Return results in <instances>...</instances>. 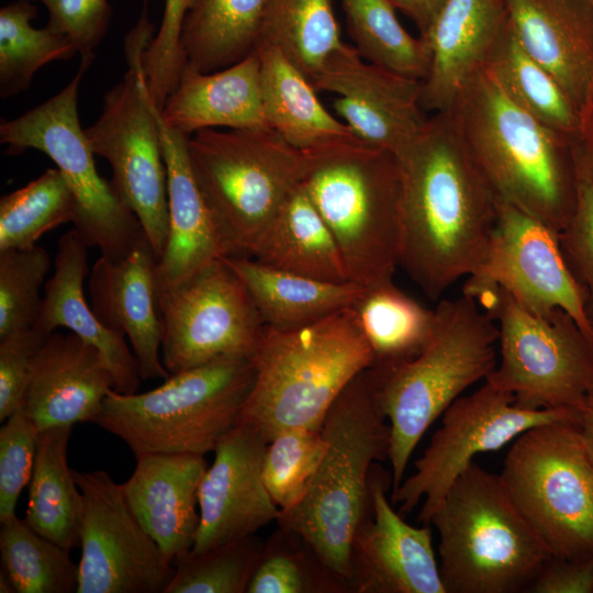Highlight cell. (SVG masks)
Instances as JSON below:
<instances>
[{
    "instance_id": "cell-35",
    "label": "cell",
    "mask_w": 593,
    "mask_h": 593,
    "mask_svg": "<svg viewBox=\"0 0 593 593\" xmlns=\"http://www.w3.org/2000/svg\"><path fill=\"white\" fill-rule=\"evenodd\" d=\"M484 68L519 108L552 131L580 136L582 115L556 79L521 46L510 22Z\"/></svg>"
},
{
    "instance_id": "cell-17",
    "label": "cell",
    "mask_w": 593,
    "mask_h": 593,
    "mask_svg": "<svg viewBox=\"0 0 593 593\" xmlns=\"http://www.w3.org/2000/svg\"><path fill=\"white\" fill-rule=\"evenodd\" d=\"M491 286L537 315L562 310L593 339L584 293L564 258L559 232L503 201L488 256L467 277L462 293L472 296Z\"/></svg>"
},
{
    "instance_id": "cell-12",
    "label": "cell",
    "mask_w": 593,
    "mask_h": 593,
    "mask_svg": "<svg viewBox=\"0 0 593 593\" xmlns=\"http://www.w3.org/2000/svg\"><path fill=\"white\" fill-rule=\"evenodd\" d=\"M478 303L499 328L500 362L485 381L522 407L581 414L593 395V339L562 310L537 315L499 286Z\"/></svg>"
},
{
    "instance_id": "cell-38",
    "label": "cell",
    "mask_w": 593,
    "mask_h": 593,
    "mask_svg": "<svg viewBox=\"0 0 593 593\" xmlns=\"http://www.w3.org/2000/svg\"><path fill=\"white\" fill-rule=\"evenodd\" d=\"M37 8L31 0H15L0 10V96L25 91L34 74L47 63L71 58L70 40L52 29H35Z\"/></svg>"
},
{
    "instance_id": "cell-49",
    "label": "cell",
    "mask_w": 593,
    "mask_h": 593,
    "mask_svg": "<svg viewBox=\"0 0 593 593\" xmlns=\"http://www.w3.org/2000/svg\"><path fill=\"white\" fill-rule=\"evenodd\" d=\"M564 258L580 276L593 300V179L580 168L577 202L567 226L559 233Z\"/></svg>"
},
{
    "instance_id": "cell-16",
    "label": "cell",
    "mask_w": 593,
    "mask_h": 593,
    "mask_svg": "<svg viewBox=\"0 0 593 593\" xmlns=\"http://www.w3.org/2000/svg\"><path fill=\"white\" fill-rule=\"evenodd\" d=\"M83 496L76 593H164L175 563L133 514L104 470L75 471Z\"/></svg>"
},
{
    "instance_id": "cell-7",
    "label": "cell",
    "mask_w": 593,
    "mask_h": 593,
    "mask_svg": "<svg viewBox=\"0 0 593 593\" xmlns=\"http://www.w3.org/2000/svg\"><path fill=\"white\" fill-rule=\"evenodd\" d=\"M429 525L439 535L446 593L524 592L551 556L510 500L500 474L472 462Z\"/></svg>"
},
{
    "instance_id": "cell-48",
    "label": "cell",
    "mask_w": 593,
    "mask_h": 593,
    "mask_svg": "<svg viewBox=\"0 0 593 593\" xmlns=\"http://www.w3.org/2000/svg\"><path fill=\"white\" fill-rule=\"evenodd\" d=\"M48 335L37 326L0 338V421L21 409L36 354Z\"/></svg>"
},
{
    "instance_id": "cell-19",
    "label": "cell",
    "mask_w": 593,
    "mask_h": 593,
    "mask_svg": "<svg viewBox=\"0 0 593 593\" xmlns=\"http://www.w3.org/2000/svg\"><path fill=\"white\" fill-rule=\"evenodd\" d=\"M373 463L372 513L358 527L350 548L351 593H446L429 525L415 527L394 511L387 492L391 474Z\"/></svg>"
},
{
    "instance_id": "cell-41",
    "label": "cell",
    "mask_w": 593,
    "mask_h": 593,
    "mask_svg": "<svg viewBox=\"0 0 593 593\" xmlns=\"http://www.w3.org/2000/svg\"><path fill=\"white\" fill-rule=\"evenodd\" d=\"M246 593H350L296 533L278 526L265 541Z\"/></svg>"
},
{
    "instance_id": "cell-3",
    "label": "cell",
    "mask_w": 593,
    "mask_h": 593,
    "mask_svg": "<svg viewBox=\"0 0 593 593\" xmlns=\"http://www.w3.org/2000/svg\"><path fill=\"white\" fill-rule=\"evenodd\" d=\"M321 432L328 445L306 494L296 506L280 511L277 524L300 535L349 586L353 538L372 513L371 468L389 459L390 451V426L368 369L338 395Z\"/></svg>"
},
{
    "instance_id": "cell-54",
    "label": "cell",
    "mask_w": 593,
    "mask_h": 593,
    "mask_svg": "<svg viewBox=\"0 0 593 593\" xmlns=\"http://www.w3.org/2000/svg\"><path fill=\"white\" fill-rule=\"evenodd\" d=\"M0 592L1 593H16L14 585L8 574L1 570L0 572Z\"/></svg>"
},
{
    "instance_id": "cell-10",
    "label": "cell",
    "mask_w": 593,
    "mask_h": 593,
    "mask_svg": "<svg viewBox=\"0 0 593 593\" xmlns=\"http://www.w3.org/2000/svg\"><path fill=\"white\" fill-rule=\"evenodd\" d=\"M147 0L125 40L128 69L103 97L101 115L85 130L94 155L112 168V186L138 219L158 258L169 230L167 168L160 139V110L152 99L142 56L153 36Z\"/></svg>"
},
{
    "instance_id": "cell-28",
    "label": "cell",
    "mask_w": 593,
    "mask_h": 593,
    "mask_svg": "<svg viewBox=\"0 0 593 593\" xmlns=\"http://www.w3.org/2000/svg\"><path fill=\"white\" fill-rule=\"evenodd\" d=\"M160 116L166 126L188 136L205 128L269 127L257 52L212 72L186 66Z\"/></svg>"
},
{
    "instance_id": "cell-6",
    "label": "cell",
    "mask_w": 593,
    "mask_h": 593,
    "mask_svg": "<svg viewBox=\"0 0 593 593\" xmlns=\"http://www.w3.org/2000/svg\"><path fill=\"white\" fill-rule=\"evenodd\" d=\"M304 154L301 186L332 232L350 281L391 280L401 244L395 154L358 138Z\"/></svg>"
},
{
    "instance_id": "cell-37",
    "label": "cell",
    "mask_w": 593,
    "mask_h": 593,
    "mask_svg": "<svg viewBox=\"0 0 593 593\" xmlns=\"http://www.w3.org/2000/svg\"><path fill=\"white\" fill-rule=\"evenodd\" d=\"M347 32L362 59L423 81L429 69L425 42L401 24L390 0H340Z\"/></svg>"
},
{
    "instance_id": "cell-25",
    "label": "cell",
    "mask_w": 593,
    "mask_h": 593,
    "mask_svg": "<svg viewBox=\"0 0 593 593\" xmlns=\"http://www.w3.org/2000/svg\"><path fill=\"white\" fill-rule=\"evenodd\" d=\"M206 468L202 455L144 454L136 456L133 473L121 483L133 514L174 563L194 545Z\"/></svg>"
},
{
    "instance_id": "cell-32",
    "label": "cell",
    "mask_w": 593,
    "mask_h": 593,
    "mask_svg": "<svg viewBox=\"0 0 593 593\" xmlns=\"http://www.w3.org/2000/svg\"><path fill=\"white\" fill-rule=\"evenodd\" d=\"M71 432L69 425L40 432L24 518L34 532L69 551L80 547L83 512V496L67 459Z\"/></svg>"
},
{
    "instance_id": "cell-34",
    "label": "cell",
    "mask_w": 593,
    "mask_h": 593,
    "mask_svg": "<svg viewBox=\"0 0 593 593\" xmlns=\"http://www.w3.org/2000/svg\"><path fill=\"white\" fill-rule=\"evenodd\" d=\"M268 0H194L180 35L186 66L212 72L256 49Z\"/></svg>"
},
{
    "instance_id": "cell-51",
    "label": "cell",
    "mask_w": 593,
    "mask_h": 593,
    "mask_svg": "<svg viewBox=\"0 0 593 593\" xmlns=\"http://www.w3.org/2000/svg\"><path fill=\"white\" fill-rule=\"evenodd\" d=\"M393 5L410 18L419 31L425 34L433 18L444 0H390Z\"/></svg>"
},
{
    "instance_id": "cell-27",
    "label": "cell",
    "mask_w": 593,
    "mask_h": 593,
    "mask_svg": "<svg viewBox=\"0 0 593 593\" xmlns=\"http://www.w3.org/2000/svg\"><path fill=\"white\" fill-rule=\"evenodd\" d=\"M160 139L167 168L168 238L158 261L159 292L227 257L211 212L193 175L188 135L166 126L159 114Z\"/></svg>"
},
{
    "instance_id": "cell-1",
    "label": "cell",
    "mask_w": 593,
    "mask_h": 593,
    "mask_svg": "<svg viewBox=\"0 0 593 593\" xmlns=\"http://www.w3.org/2000/svg\"><path fill=\"white\" fill-rule=\"evenodd\" d=\"M401 176L400 262L432 300L484 262L500 200L446 112L395 154Z\"/></svg>"
},
{
    "instance_id": "cell-36",
    "label": "cell",
    "mask_w": 593,
    "mask_h": 593,
    "mask_svg": "<svg viewBox=\"0 0 593 593\" xmlns=\"http://www.w3.org/2000/svg\"><path fill=\"white\" fill-rule=\"evenodd\" d=\"M279 49L313 85L345 46L332 0H268L257 45Z\"/></svg>"
},
{
    "instance_id": "cell-23",
    "label": "cell",
    "mask_w": 593,
    "mask_h": 593,
    "mask_svg": "<svg viewBox=\"0 0 593 593\" xmlns=\"http://www.w3.org/2000/svg\"><path fill=\"white\" fill-rule=\"evenodd\" d=\"M508 24L505 0H444L425 34L429 69L422 104L446 112L482 68Z\"/></svg>"
},
{
    "instance_id": "cell-21",
    "label": "cell",
    "mask_w": 593,
    "mask_h": 593,
    "mask_svg": "<svg viewBox=\"0 0 593 593\" xmlns=\"http://www.w3.org/2000/svg\"><path fill=\"white\" fill-rule=\"evenodd\" d=\"M158 261L145 236L122 258L101 255L88 278L94 313L104 325L126 337L142 380L170 376L161 359Z\"/></svg>"
},
{
    "instance_id": "cell-22",
    "label": "cell",
    "mask_w": 593,
    "mask_h": 593,
    "mask_svg": "<svg viewBox=\"0 0 593 593\" xmlns=\"http://www.w3.org/2000/svg\"><path fill=\"white\" fill-rule=\"evenodd\" d=\"M113 376L99 350L76 334L51 333L35 356L21 409L40 432L94 423Z\"/></svg>"
},
{
    "instance_id": "cell-45",
    "label": "cell",
    "mask_w": 593,
    "mask_h": 593,
    "mask_svg": "<svg viewBox=\"0 0 593 593\" xmlns=\"http://www.w3.org/2000/svg\"><path fill=\"white\" fill-rule=\"evenodd\" d=\"M193 1L165 0L160 26L142 56L149 94L159 110L175 91L186 67L180 35Z\"/></svg>"
},
{
    "instance_id": "cell-15",
    "label": "cell",
    "mask_w": 593,
    "mask_h": 593,
    "mask_svg": "<svg viewBox=\"0 0 593 593\" xmlns=\"http://www.w3.org/2000/svg\"><path fill=\"white\" fill-rule=\"evenodd\" d=\"M158 303L161 359L170 374L223 359L251 360L266 325L225 257L160 291Z\"/></svg>"
},
{
    "instance_id": "cell-52",
    "label": "cell",
    "mask_w": 593,
    "mask_h": 593,
    "mask_svg": "<svg viewBox=\"0 0 593 593\" xmlns=\"http://www.w3.org/2000/svg\"><path fill=\"white\" fill-rule=\"evenodd\" d=\"M580 136L585 141V165L582 170L593 179V94L582 115Z\"/></svg>"
},
{
    "instance_id": "cell-20",
    "label": "cell",
    "mask_w": 593,
    "mask_h": 593,
    "mask_svg": "<svg viewBox=\"0 0 593 593\" xmlns=\"http://www.w3.org/2000/svg\"><path fill=\"white\" fill-rule=\"evenodd\" d=\"M268 441L239 424L214 449L199 488L200 525L192 553L243 539L277 522L280 510L262 479Z\"/></svg>"
},
{
    "instance_id": "cell-42",
    "label": "cell",
    "mask_w": 593,
    "mask_h": 593,
    "mask_svg": "<svg viewBox=\"0 0 593 593\" xmlns=\"http://www.w3.org/2000/svg\"><path fill=\"white\" fill-rule=\"evenodd\" d=\"M264 546L265 540L253 535L202 553L181 555L164 593H246Z\"/></svg>"
},
{
    "instance_id": "cell-47",
    "label": "cell",
    "mask_w": 593,
    "mask_h": 593,
    "mask_svg": "<svg viewBox=\"0 0 593 593\" xmlns=\"http://www.w3.org/2000/svg\"><path fill=\"white\" fill-rule=\"evenodd\" d=\"M31 1L44 4L48 12L46 26L70 40L80 55V67L87 70L110 24L112 10L108 0Z\"/></svg>"
},
{
    "instance_id": "cell-8",
    "label": "cell",
    "mask_w": 593,
    "mask_h": 593,
    "mask_svg": "<svg viewBox=\"0 0 593 593\" xmlns=\"http://www.w3.org/2000/svg\"><path fill=\"white\" fill-rule=\"evenodd\" d=\"M250 359H223L170 374L143 393L111 390L96 422L136 456L213 452L239 425L251 390Z\"/></svg>"
},
{
    "instance_id": "cell-13",
    "label": "cell",
    "mask_w": 593,
    "mask_h": 593,
    "mask_svg": "<svg viewBox=\"0 0 593 593\" xmlns=\"http://www.w3.org/2000/svg\"><path fill=\"white\" fill-rule=\"evenodd\" d=\"M85 72L86 69L79 67L57 94L16 119L3 120L0 142L8 146L7 154L33 148L49 157L75 197L74 230L89 248H98L101 255L118 259L146 235L112 183L96 168L94 153L78 115V88Z\"/></svg>"
},
{
    "instance_id": "cell-44",
    "label": "cell",
    "mask_w": 593,
    "mask_h": 593,
    "mask_svg": "<svg viewBox=\"0 0 593 593\" xmlns=\"http://www.w3.org/2000/svg\"><path fill=\"white\" fill-rule=\"evenodd\" d=\"M52 268L40 245L0 251V338L35 325Z\"/></svg>"
},
{
    "instance_id": "cell-29",
    "label": "cell",
    "mask_w": 593,
    "mask_h": 593,
    "mask_svg": "<svg viewBox=\"0 0 593 593\" xmlns=\"http://www.w3.org/2000/svg\"><path fill=\"white\" fill-rule=\"evenodd\" d=\"M268 126L294 148L310 153L358 138L321 103L306 77L276 47L258 45Z\"/></svg>"
},
{
    "instance_id": "cell-30",
    "label": "cell",
    "mask_w": 593,
    "mask_h": 593,
    "mask_svg": "<svg viewBox=\"0 0 593 593\" xmlns=\"http://www.w3.org/2000/svg\"><path fill=\"white\" fill-rule=\"evenodd\" d=\"M246 286L264 323L289 331L315 324L348 309L365 287L283 271L249 257H225Z\"/></svg>"
},
{
    "instance_id": "cell-5",
    "label": "cell",
    "mask_w": 593,
    "mask_h": 593,
    "mask_svg": "<svg viewBox=\"0 0 593 593\" xmlns=\"http://www.w3.org/2000/svg\"><path fill=\"white\" fill-rule=\"evenodd\" d=\"M239 424L269 443L298 427L321 429L332 404L373 355L349 309L296 329L265 325Z\"/></svg>"
},
{
    "instance_id": "cell-39",
    "label": "cell",
    "mask_w": 593,
    "mask_h": 593,
    "mask_svg": "<svg viewBox=\"0 0 593 593\" xmlns=\"http://www.w3.org/2000/svg\"><path fill=\"white\" fill-rule=\"evenodd\" d=\"M2 570L16 593H74L78 589L79 563L69 550L34 532L16 515L1 523Z\"/></svg>"
},
{
    "instance_id": "cell-4",
    "label": "cell",
    "mask_w": 593,
    "mask_h": 593,
    "mask_svg": "<svg viewBox=\"0 0 593 593\" xmlns=\"http://www.w3.org/2000/svg\"><path fill=\"white\" fill-rule=\"evenodd\" d=\"M438 325L429 344L412 360L368 368L373 394L390 426L392 491L434 421L470 385L496 366L499 328L465 293L437 305Z\"/></svg>"
},
{
    "instance_id": "cell-14",
    "label": "cell",
    "mask_w": 593,
    "mask_h": 593,
    "mask_svg": "<svg viewBox=\"0 0 593 593\" xmlns=\"http://www.w3.org/2000/svg\"><path fill=\"white\" fill-rule=\"evenodd\" d=\"M580 413L559 409H526L512 393L485 383L456 399L443 413L441 426L415 461L413 474L392 491L391 501L406 515L423 501L417 521L429 519L454 481L481 452L497 450L525 430L552 422L580 421Z\"/></svg>"
},
{
    "instance_id": "cell-43",
    "label": "cell",
    "mask_w": 593,
    "mask_h": 593,
    "mask_svg": "<svg viewBox=\"0 0 593 593\" xmlns=\"http://www.w3.org/2000/svg\"><path fill=\"white\" fill-rule=\"evenodd\" d=\"M327 445L321 429L305 427L287 429L268 443L262 479L280 511L303 500Z\"/></svg>"
},
{
    "instance_id": "cell-33",
    "label": "cell",
    "mask_w": 593,
    "mask_h": 593,
    "mask_svg": "<svg viewBox=\"0 0 593 593\" xmlns=\"http://www.w3.org/2000/svg\"><path fill=\"white\" fill-rule=\"evenodd\" d=\"M348 309L372 351L371 367H390L418 356L439 321L437 309L424 307L392 279L365 287Z\"/></svg>"
},
{
    "instance_id": "cell-24",
    "label": "cell",
    "mask_w": 593,
    "mask_h": 593,
    "mask_svg": "<svg viewBox=\"0 0 593 593\" xmlns=\"http://www.w3.org/2000/svg\"><path fill=\"white\" fill-rule=\"evenodd\" d=\"M505 4L523 49L583 115L593 94V4L585 0H505Z\"/></svg>"
},
{
    "instance_id": "cell-11",
    "label": "cell",
    "mask_w": 593,
    "mask_h": 593,
    "mask_svg": "<svg viewBox=\"0 0 593 593\" xmlns=\"http://www.w3.org/2000/svg\"><path fill=\"white\" fill-rule=\"evenodd\" d=\"M500 477L551 556H593V461L579 423L552 422L522 433Z\"/></svg>"
},
{
    "instance_id": "cell-2",
    "label": "cell",
    "mask_w": 593,
    "mask_h": 593,
    "mask_svg": "<svg viewBox=\"0 0 593 593\" xmlns=\"http://www.w3.org/2000/svg\"><path fill=\"white\" fill-rule=\"evenodd\" d=\"M446 113L500 201L559 233L567 226L580 180L570 138L515 104L485 68Z\"/></svg>"
},
{
    "instance_id": "cell-18",
    "label": "cell",
    "mask_w": 593,
    "mask_h": 593,
    "mask_svg": "<svg viewBox=\"0 0 593 593\" xmlns=\"http://www.w3.org/2000/svg\"><path fill=\"white\" fill-rule=\"evenodd\" d=\"M315 90L336 93L337 118L363 144L396 154L425 126L422 81L404 77L361 58L345 44L326 61Z\"/></svg>"
},
{
    "instance_id": "cell-46",
    "label": "cell",
    "mask_w": 593,
    "mask_h": 593,
    "mask_svg": "<svg viewBox=\"0 0 593 593\" xmlns=\"http://www.w3.org/2000/svg\"><path fill=\"white\" fill-rule=\"evenodd\" d=\"M40 430L19 409L0 429V523L15 516L19 496L33 474Z\"/></svg>"
},
{
    "instance_id": "cell-31",
    "label": "cell",
    "mask_w": 593,
    "mask_h": 593,
    "mask_svg": "<svg viewBox=\"0 0 593 593\" xmlns=\"http://www.w3.org/2000/svg\"><path fill=\"white\" fill-rule=\"evenodd\" d=\"M249 258L317 280L350 281L332 232L301 183L260 235Z\"/></svg>"
},
{
    "instance_id": "cell-26",
    "label": "cell",
    "mask_w": 593,
    "mask_h": 593,
    "mask_svg": "<svg viewBox=\"0 0 593 593\" xmlns=\"http://www.w3.org/2000/svg\"><path fill=\"white\" fill-rule=\"evenodd\" d=\"M88 249L74 228L58 239L54 272L45 282L35 326L47 335L66 328L96 347L113 376L114 390L133 394L142 379L126 337L104 325L85 296L83 282L90 272Z\"/></svg>"
},
{
    "instance_id": "cell-9",
    "label": "cell",
    "mask_w": 593,
    "mask_h": 593,
    "mask_svg": "<svg viewBox=\"0 0 593 593\" xmlns=\"http://www.w3.org/2000/svg\"><path fill=\"white\" fill-rule=\"evenodd\" d=\"M187 149L227 257H249L301 183L305 154L270 127L201 130Z\"/></svg>"
},
{
    "instance_id": "cell-55",
    "label": "cell",
    "mask_w": 593,
    "mask_h": 593,
    "mask_svg": "<svg viewBox=\"0 0 593 593\" xmlns=\"http://www.w3.org/2000/svg\"><path fill=\"white\" fill-rule=\"evenodd\" d=\"M585 1H588V2H590V3H592V4H593V0H585Z\"/></svg>"
},
{
    "instance_id": "cell-40",
    "label": "cell",
    "mask_w": 593,
    "mask_h": 593,
    "mask_svg": "<svg viewBox=\"0 0 593 593\" xmlns=\"http://www.w3.org/2000/svg\"><path fill=\"white\" fill-rule=\"evenodd\" d=\"M75 197L57 168L46 169L0 199V251L36 245L47 232L74 221Z\"/></svg>"
},
{
    "instance_id": "cell-53",
    "label": "cell",
    "mask_w": 593,
    "mask_h": 593,
    "mask_svg": "<svg viewBox=\"0 0 593 593\" xmlns=\"http://www.w3.org/2000/svg\"><path fill=\"white\" fill-rule=\"evenodd\" d=\"M579 429L584 447L593 461V395L581 412Z\"/></svg>"
},
{
    "instance_id": "cell-50",
    "label": "cell",
    "mask_w": 593,
    "mask_h": 593,
    "mask_svg": "<svg viewBox=\"0 0 593 593\" xmlns=\"http://www.w3.org/2000/svg\"><path fill=\"white\" fill-rule=\"evenodd\" d=\"M524 592L593 593V556H550Z\"/></svg>"
}]
</instances>
